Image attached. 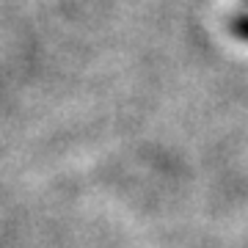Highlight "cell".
<instances>
[{"mask_svg": "<svg viewBox=\"0 0 248 248\" xmlns=\"http://www.w3.org/2000/svg\"><path fill=\"white\" fill-rule=\"evenodd\" d=\"M232 28H234V33H237L243 42H248V0H243L240 11L234 14V19H232Z\"/></svg>", "mask_w": 248, "mask_h": 248, "instance_id": "cell-1", "label": "cell"}]
</instances>
